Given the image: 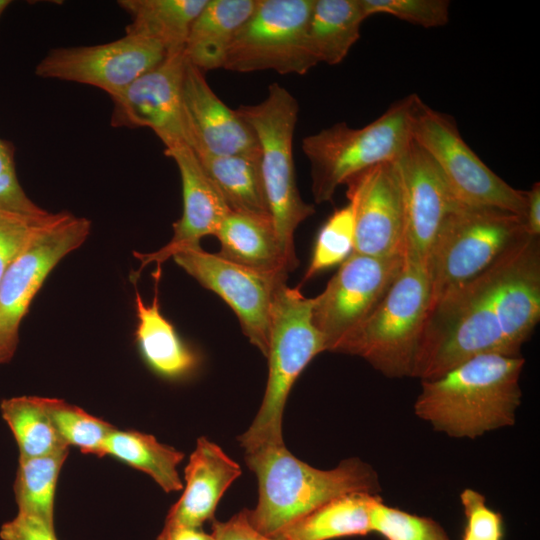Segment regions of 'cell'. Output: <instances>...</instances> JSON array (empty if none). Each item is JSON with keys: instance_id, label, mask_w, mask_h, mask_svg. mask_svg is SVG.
I'll use <instances>...</instances> for the list:
<instances>
[{"instance_id": "4dcf8cb0", "label": "cell", "mask_w": 540, "mask_h": 540, "mask_svg": "<svg viewBox=\"0 0 540 540\" xmlns=\"http://www.w3.org/2000/svg\"><path fill=\"white\" fill-rule=\"evenodd\" d=\"M42 405L58 436L68 447L103 457V447L113 425L62 399L41 397Z\"/></svg>"}, {"instance_id": "30bf717a", "label": "cell", "mask_w": 540, "mask_h": 540, "mask_svg": "<svg viewBox=\"0 0 540 540\" xmlns=\"http://www.w3.org/2000/svg\"><path fill=\"white\" fill-rule=\"evenodd\" d=\"M313 2L257 0L228 49L223 69L306 74L318 64L308 39Z\"/></svg>"}, {"instance_id": "9c48e42d", "label": "cell", "mask_w": 540, "mask_h": 540, "mask_svg": "<svg viewBox=\"0 0 540 540\" xmlns=\"http://www.w3.org/2000/svg\"><path fill=\"white\" fill-rule=\"evenodd\" d=\"M413 141L434 162L456 200L524 215L526 191L492 171L462 138L452 117L421 101L412 123Z\"/></svg>"}, {"instance_id": "8992f818", "label": "cell", "mask_w": 540, "mask_h": 540, "mask_svg": "<svg viewBox=\"0 0 540 540\" xmlns=\"http://www.w3.org/2000/svg\"><path fill=\"white\" fill-rule=\"evenodd\" d=\"M430 296L427 267L404 260L380 303L332 352L359 356L388 377L412 376Z\"/></svg>"}, {"instance_id": "ab89813d", "label": "cell", "mask_w": 540, "mask_h": 540, "mask_svg": "<svg viewBox=\"0 0 540 540\" xmlns=\"http://www.w3.org/2000/svg\"><path fill=\"white\" fill-rule=\"evenodd\" d=\"M525 229L528 235L540 236V183L535 182L526 191V206L523 215Z\"/></svg>"}, {"instance_id": "7402d4cb", "label": "cell", "mask_w": 540, "mask_h": 540, "mask_svg": "<svg viewBox=\"0 0 540 540\" xmlns=\"http://www.w3.org/2000/svg\"><path fill=\"white\" fill-rule=\"evenodd\" d=\"M222 258L258 271L286 274L295 270L278 239L273 223L230 212L216 235Z\"/></svg>"}, {"instance_id": "74e56055", "label": "cell", "mask_w": 540, "mask_h": 540, "mask_svg": "<svg viewBox=\"0 0 540 540\" xmlns=\"http://www.w3.org/2000/svg\"><path fill=\"white\" fill-rule=\"evenodd\" d=\"M1 540H58L54 526L29 515H17L0 528Z\"/></svg>"}, {"instance_id": "cb8c5ba5", "label": "cell", "mask_w": 540, "mask_h": 540, "mask_svg": "<svg viewBox=\"0 0 540 540\" xmlns=\"http://www.w3.org/2000/svg\"><path fill=\"white\" fill-rule=\"evenodd\" d=\"M208 0H119L129 15L125 33L158 43L166 55L184 53L191 26Z\"/></svg>"}, {"instance_id": "f1b7e54d", "label": "cell", "mask_w": 540, "mask_h": 540, "mask_svg": "<svg viewBox=\"0 0 540 540\" xmlns=\"http://www.w3.org/2000/svg\"><path fill=\"white\" fill-rule=\"evenodd\" d=\"M2 418L10 428L19 450V458L47 456L69 449L58 436L39 396L3 399Z\"/></svg>"}, {"instance_id": "9a60e30c", "label": "cell", "mask_w": 540, "mask_h": 540, "mask_svg": "<svg viewBox=\"0 0 540 540\" xmlns=\"http://www.w3.org/2000/svg\"><path fill=\"white\" fill-rule=\"evenodd\" d=\"M166 54L156 42L131 34L96 45L51 49L36 65V76L96 87L118 94Z\"/></svg>"}, {"instance_id": "5b68a950", "label": "cell", "mask_w": 540, "mask_h": 540, "mask_svg": "<svg viewBox=\"0 0 540 540\" xmlns=\"http://www.w3.org/2000/svg\"><path fill=\"white\" fill-rule=\"evenodd\" d=\"M313 298L299 287L282 284L270 315L268 379L261 406L249 428L238 437L245 451L283 444L282 417L295 381L319 353L326 351L322 334L312 322Z\"/></svg>"}, {"instance_id": "b9f144b4", "label": "cell", "mask_w": 540, "mask_h": 540, "mask_svg": "<svg viewBox=\"0 0 540 540\" xmlns=\"http://www.w3.org/2000/svg\"><path fill=\"white\" fill-rule=\"evenodd\" d=\"M11 4L10 0H0V17L4 13V11L7 9V7Z\"/></svg>"}, {"instance_id": "ba28073f", "label": "cell", "mask_w": 540, "mask_h": 540, "mask_svg": "<svg viewBox=\"0 0 540 540\" xmlns=\"http://www.w3.org/2000/svg\"><path fill=\"white\" fill-rule=\"evenodd\" d=\"M525 235L522 216L458 203L445 218L429 255L430 307L481 274Z\"/></svg>"}, {"instance_id": "f35d334b", "label": "cell", "mask_w": 540, "mask_h": 540, "mask_svg": "<svg viewBox=\"0 0 540 540\" xmlns=\"http://www.w3.org/2000/svg\"><path fill=\"white\" fill-rule=\"evenodd\" d=\"M212 521L211 533L214 540H278L256 530L249 521L247 509L227 521Z\"/></svg>"}, {"instance_id": "e575fe53", "label": "cell", "mask_w": 540, "mask_h": 540, "mask_svg": "<svg viewBox=\"0 0 540 540\" xmlns=\"http://www.w3.org/2000/svg\"><path fill=\"white\" fill-rule=\"evenodd\" d=\"M360 3L367 18L387 14L424 28L441 27L449 21L448 0H360Z\"/></svg>"}, {"instance_id": "d6986e66", "label": "cell", "mask_w": 540, "mask_h": 540, "mask_svg": "<svg viewBox=\"0 0 540 540\" xmlns=\"http://www.w3.org/2000/svg\"><path fill=\"white\" fill-rule=\"evenodd\" d=\"M172 158L179 170L183 210L181 217L173 223L170 241L156 252L138 253L140 272L151 263L160 265L179 250L200 245V240L216 235L223 220L231 212L213 181L205 172L196 153L189 147L164 152Z\"/></svg>"}, {"instance_id": "3957f363", "label": "cell", "mask_w": 540, "mask_h": 540, "mask_svg": "<svg viewBox=\"0 0 540 540\" xmlns=\"http://www.w3.org/2000/svg\"><path fill=\"white\" fill-rule=\"evenodd\" d=\"M245 461L257 477L259 493L256 507L247 510L248 518L269 537L334 498L380 491L376 472L359 458L321 470L297 459L283 443L245 451Z\"/></svg>"}, {"instance_id": "4fadbf2b", "label": "cell", "mask_w": 540, "mask_h": 540, "mask_svg": "<svg viewBox=\"0 0 540 540\" xmlns=\"http://www.w3.org/2000/svg\"><path fill=\"white\" fill-rule=\"evenodd\" d=\"M403 256L371 257L352 252L325 289L313 298L312 322L326 351L361 324L376 308L400 273Z\"/></svg>"}, {"instance_id": "44dd1931", "label": "cell", "mask_w": 540, "mask_h": 540, "mask_svg": "<svg viewBox=\"0 0 540 540\" xmlns=\"http://www.w3.org/2000/svg\"><path fill=\"white\" fill-rule=\"evenodd\" d=\"M135 311V339L148 367L168 380H181L193 374L199 366V356L161 313L157 291L151 304H146L136 292Z\"/></svg>"}, {"instance_id": "83f0119b", "label": "cell", "mask_w": 540, "mask_h": 540, "mask_svg": "<svg viewBox=\"0 0 540 540\" xmlns=\"http://www.w3.org/2000/svg\"><path fill=\"white\" fill-rule=\"evenodd\" d=\"M103 454L146 473L165 492L183 488L177 467L184 454L150 434L115 428L105 440Z\"/></svg>"}, {"instance_id": "d6a6232c", "label": "cell", "mask_w": 540, "mask_h": 540, "mask_svg": "<svg viewBox=\"0 0 540 540\" xmlns=\"http://www.w3.org/2000/svg\"><path fill=\"white\" fill-rule=\"evenodd\" d=\"M369 525L386 540H450L433 519L390 507L379 495L370 505Z\"/></svg>"}, {"instance_id": "836d02e7", "label": "cell", "mask_w": 540, "mask_h": 540, "mask_svg": "<svg viewBox=\"0 0 540 540\" xmlns=\"http://www.w3.org/2000/svg\"><path fill=\"white\" fill-rule=\"evenodd\" d=\"M52 215L53 212L48 211L26 214L0 209V281Z\"/></svg>"}, {"instance_id": "6da1fadb", "label": "cell", "mask_w": 540, "mask_h": 540, "mask_svg": "<svg viewBox=\"0 0 540 540\" xmlns=\"http://www.w3.org/2000/svg\"><path fill=\"white\" fill-rule=\"evenodd\" d=\"M540 319V242L525 235L428 311L412 377L436 379L484 354L520 356Z\"/></svg>"}, {"instance_id": "d4e9b609", "label": "cell", "mask_w": 540, "mask_h": 540, "mask_svg": "<svg viewBox=\"0 0 540 540\" xmlns=\"http://www.w3.org/2000/svg\"><path fill=\"white\" fill-rule=\"evenodd\" d=\"M378 494L349 493L334 498L294 521L278 540H332L370 533L369 508Z\"/></svg>"}, {"instance_id": "8fae6325", "label": "cell", "mask_w": 540, "mask_h": 540, "mask_svg": "<svg viewBox=\"0 0 540 540\" xmlns=\"http://www.w3.org/2000/svg\"><path fill=\"white\" fill-rule=\"evenodd\" d=\"M91 232V221L68 211L53 212L10 265L0 281V365L8 363L19 343L20 324L48 275Z\"/></svg>"}, {"instance_id": "2e32d148", "label": "cell", "mask_w": 540, "mask_h": 540, "mask_svg": "<svg viewBox=\"0 0 540 540\" xmlns=\"http://www.w3.org/2000/svg\"><path fill=\"white\" fill-rule=\"evenodd\" d=\"M404 209V260L427 267L439 230L456 200L430 157L413 141L395 161Z\"/></svg>"}, {"instance_id": "1f68e13d", "label": "cell", "mask_w": 540, "mask_h": 540, "mask_svg": "<svg viewBox=\"0 0 540 540\" xmlns=\"http://www.w3.org/2000/svg\"><path fill=\"white\" fill-rule=\"evenodd\" d=\"M346 206L335 210L320 228L304 280L344 262L353 252L355 201L348 196Z\"/></svg>"}, {"instance_id": "d590c367", "label": "cell", "mask_w": 540, "mask_h": 540, "mask_svg": "<svg viewBox=\"0 0 540 540\" xmlns=\"http://www.w3.org/2000/svg\"><path fill=\"white\" fill-rule=\"evenodd\" d=\"M466 524L462 540H502L503 520L500 513L486 504L485 497L467 488L460 494Z\"/></svg>"}, {"instance_id": "603a6c76", "label": "cell", "mask_w": 540, "mask_h": 540, "mask_svg": "<svg viewBox=\"0 0 540 540\" xmlns=\"http://www.w3.org/2000/svg\"><path fill=\"white\" fill-rule=\"evenodd\" d=\"M257 0H208L195 18L184 49L187 61L201 71L223 68L228 49Z\"/></svg>"}, {"instance_id": "7a4b0ae2", "label": "cell", "mask_w": 540, "mask_h": 540, "mask_svg": "<svg viewBox=\"0 0 540 540\" xmlns=\"http://www.w3.org/2000/svg\"><path fill=\"white\" fill-rule=\"evenodd\" d=\"M521 356L473 357L433 380H423L415 414L455 438L474 439L511 426L521 403Z\"/></svg>"}, {"instance_id": "f546056e", "label": "cell", "mask_w": 540, "mask_h": 540, "mask_svg": "<svg viewBox=\"0 0 540 540\" xmlns=\"http://www.w3.org/2000/svg\"><path fill=\"white\" fill-rule=\"evenodd\" d=\"M68 454L66 449L47 456L19 458L14 482L17 513L54 526L56 486Z\"/></svg>"}, {"instance_id": "277c9868", "label": "cell", "mask_w": 540, "mask_h": 540, "mask_svg": "<svg viewBox=\"0 0 540 540\" xmlns=\"http://www.w3.org/2000/svg\"><path fill=\"white\" fill-rule=\"evenodd\" d=\"M420 101L417 94H410L362 128L340 122L303 138L301 148L310 164L315 202L331 201L337 188L351 177L398 160L412 142Z\"/></svg>"}, {"instance_id": "ffe728a7", "label": "cell", "mask_w": 540, "mask_h": 540, "mask_svg": "<svg viewBox=\"0 0 540 540\" xmlns=\"http://www.w3.org/2000/svg\"><path fill=\"white\" fill-rule=\"evenodd\" d=\"M240 475V466L217 444L197 439L184 470V491L165 522L202 527L213 520L220 499Z\"/></svg>"}, {"instance_id": "52a82bcc", "label": "cell", "mask_w": 540, "mask_h": 540, "mask_svg": "<svg viewBox=\"0 0 540 540\" xmlns=\"http://www.w3.org/2000/svg\"><path fill=\"white\" fill-rule=\"evenodd\" d=\"M235 110L257 138L271 220L289 262L296 269L295 231L315 213L314 206L302 199L295 177L293 137L298 102L285 87L273 83L261 102L241 105Z\"/></svg>"}, {"instance_id": "484cf974", "label": "cell", "mask_w": 540, "mask_h": 540, "mask_svg": "<svg viewBox=\"0 0 540 540\" xmlns=\"http://www.w3.org/2000/svg\"><path fill=\"white\" fill-rule=\"evenodd\" d=\"M197 157L231 212L271 220L260 156L197 155Z\"/></svg>"}, {"instance_id": "ac0fdd59", "label": "cell", "mask_w": 540, "mask_h": 540, "mask_svg": "<svg viewBox=\"0 0 540 540\" xmlns=\"http://www.w3.org/2000/svg\"><path fill=\"white\" fill-rule=\"evenodd\" d=\"M182 102L196 155L260 156L251 127L211 89L203 71L187 61Z\"/></svg>"}, {"instance_id": "60d3db41", "label": "cell", "mask_w": 540, "mask_h": 540, "mask_svg": "<svg viewBox=\"0 0 540 540\" xmlns=\"http://www.w3.org/2000/svg\"><path fill=\"white\" fill-rule=\"evenodd\" d=\"M156 540H214L212 533H206L201 527H192L165 522Z\"/></svg>"}, {"instance_id": "7c38bea8", "label": "cell", "mask_w": 540, "mask_h": 540, "mask_svg": "<svg viewBox=\"0 0 540 540\" xmlns=\"http://www.w3.org/2000/svg\"><path fill=\"white\" fill-rule=\"evenodd\" d=\"M172 258L201 286L216 293L229 305L244 335L267 357L272 302L288 275L236 264L217 253L203 250L200 245L183 248Z\"/></svg>"}, {"instance_id": "4316f807", "label": "cell", "mask_w": 540, "mask_h": 540, "mask_svg": "<svg viewBox=\"0 0 540 540\" xmlns=\"http://www.w3.org/2000/svg\"><path fill=\"white\" fill-rule=\"evenodd\" d=\"M365 19L360 0H314L308 39L317 62L341 63L360 38Z\"/></svg>"}, {"instance_id": "5bb4252c", "label": "cell", "mask_w": 540, "mask_h": 540, "mask_svg": "<svg viewBox=\"0 0 540 540\" xmlns=\"http://www.w3.org/2000/svg\"><path fill=\"white\" fill-rule=\"evenodd\" d=\"M187 59L184 53L166 55L118 94L110 125L114 128H149L165 146L164 152L189 147L193 140L182 102Z\"/></svg>"}, {"instance_id": "e0dca14e", "label": "cell", "mask_w": 540, "mask_h": 540, "mask_svg": "<svg viewBox=\"0 0 540 540\" xmlns=\"http://www.w3.org/2000/svg\"><path fill=\"white\" fill-rule=\"evenodd\" d=\"M345 185L355 201L353 252L378 258L403 256L404 209L395 162L359 173Z\"/></svg>"}, {"instance_id": "8d00e7d4", "label": "cell", "mask_w": 540, "mask_h": 540, "mask_svg": "<svg viewBox=\"0 0 540 540\" xmlns=\"http://www.w3.org/2000/svg\"><path fill=\"white\" fill-rule=\"evenodd\" d=\"M13 143L0 138V209L26 214H41L47 210L33 202L18 180Z\"/></svg>"}]
</instances>
